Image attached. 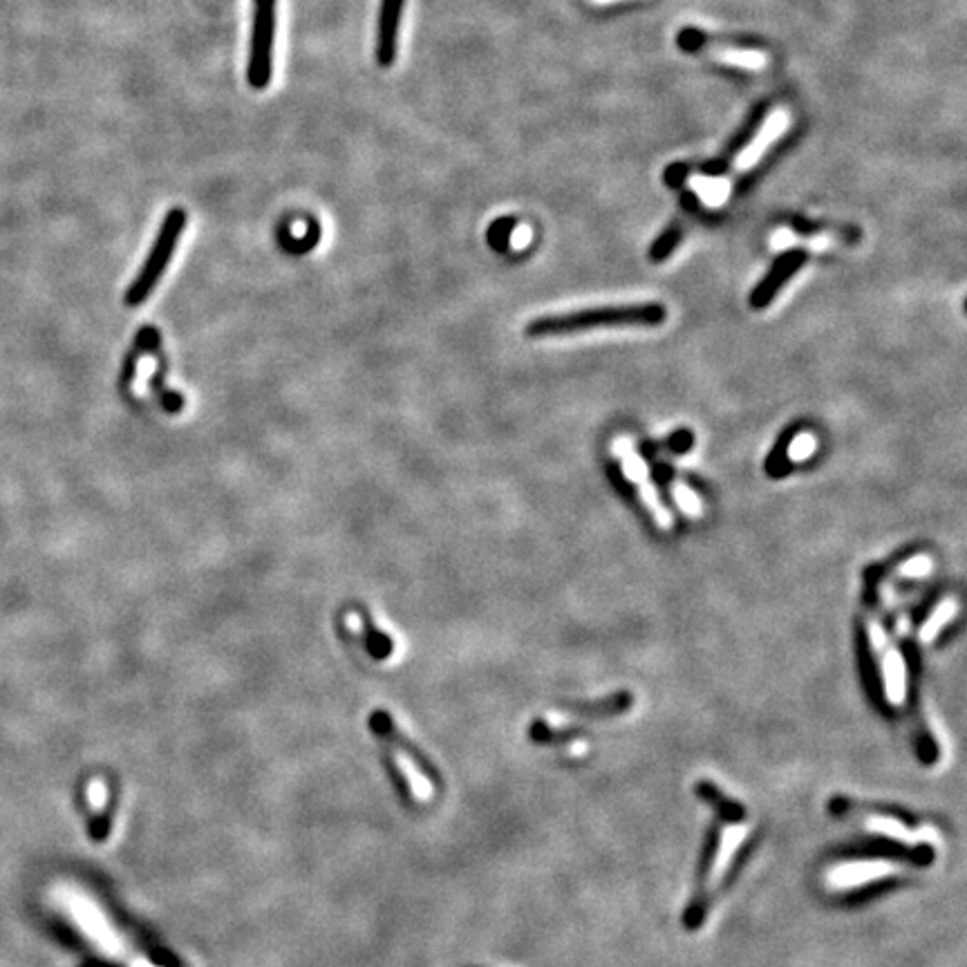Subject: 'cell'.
Wrapping results in <instances>:
<instances>
[{
  "label": "cell",
  "instance_id": "obj_7",
  "mask_svg": "<svg viewBox=\"0 0 967 967\" xmlns=\"http://www.w3.org/2000/svg\"><path fill=\"white\" fill-rule=\"evenodd\" d=\"M679 45L685 50H706L710 56H715V59L719 61H724V63H730V65H739V68H748V70H759V68H764L766 65V56L762 52H757V50H741V48H735V45H721V43H712L708 39H703V34L697 32V30H685L679 34Z\"/></svg>",
  "mask_w": 967,
  "mask_h": 967
},
{
  "label": "cell",
  "instance_id": "obj_6",
  "mask_svg": "<svg viewBox=\"0 0 967 967\" xmlns=\"http://www.w3.org/2000/svg\"><path fill=\"white\" fill-rule=\"evenodd\" d=\"M804 260H806L804 249H793V251L782 253V256L775 260V265L771 267V271H768V274L764 276L762 283H759L753 294H750V298H748L750 307L764 309V307L771 305L775 296L779 294V289L784 287L786 280H791L797 274V269L804 265Z\"/></svg>",
  "mask_w": 967,
  "mask_h": 967
},
{
  "label": "cell",
  "instance_id": "obj_2",
  "mask_svg": "<svg viewBox=\"0 0 967 967\" xmlns=\"http://www.w3.org/2000/svg\"><path fill=\"white\" fill-rule=\"evenodd\" d=\"M184 229H186V211L184 209L168 211L164 222H162V227H159V231H157V238L153 242V247H150L146 262L142 265V269H139L137 278L133 280V283H130V287L126 291L124 303L128 307L144 305L148 296L153 294L157 283L166 274L168 265H171V260L175 256V249H177V242L182 240Z\"/></svg>",
  "mask_w": 967,
  "mask_h": 967
},
{
  "label": "cell",
  "instance_id": "obj_15",
  "mask_svg": "<svg viewBox=\"0 0 967 967\" xmlns=\"http://www.w3.org/2000/svg\"><path fill=\"white\" fill-rule=\"evenodd\" d=\"M692 186L701 193L703 202L710 206H717L724 202L730 191L728 180H710V177H694Z\"/></svg>",
  "mask_w": 967,
  "mask_h": 967
},
{
  "label": "cell",
  "instance_id": "obj_8",
  "mask_svg": "<svg viewBox=\"0 0 967 967\" xmlns=\"http://www.w3.org/2000/svg\"><path fill=\"white\" fill-rule=\"evenodd\" d=\"M891 873H898V865L887 858H869L860 862H844V865L835 867L829 873V880L835 889H851V887H862L867 882L882 880L891 876Z\"/></svg>",
  "mask_w": 967,
  "mask_h": 967
},
{
  "label": "cell",
  "instance_id": "obj_21",
  "mask_svg": "<svg viewBox=\"0 0 967 967\" xmlns=\"http://www.w3.org/2000/svg\"><path fill=\"white\" fill-rule=\"evenodd\" d=\"M791 242H793V236H791V233H788V231H779L777 236L773 238V247H777V249H784V247H788V244H791Z\"/></svg>",
  "mask_w": 967,
  "mask_h": 967
},
{
  "label": "cell",
  "instance_id": "obj_17",
  "mask_svg": "<svg viewBox=\"0 0 967 967\" xmlns=\"http://www.w3.org/2000/svg\"><path fill=\"white\" fill-rule=\"evenodd\" d=\"M683 238V229H681V224H674L672 229H668L663 233V236L654 242V247H652V260L654 262H659V260H665L670 256V253L677 249V244L681 242Z\"/></svg>",
  "mask_w": 967,
  "mask_h": 967
},
{
  "label": "cell",
  "instance_id": "obj_14",
  "mask_svg": "<svg viewBox=\"0 0 967 967\" xmlns=\"http://www.w3.org/2000/svg\"><path fill=\"white\" fill-rule=\"evenodd\" d=\"M356 614L361 616L363 641H365V647H368V652L374 656V659H388V656L394 650V645H392L390 638L386 634H383V632H379L377 627H374L372 618L368 614V609H365V607H356Z\"/></svg>",
  "mask_w": 967,
  "mask_h": 967
},
{
  "label": "cell",
  "instance_id": "obj_3",
  "mask_svg": "<svg viewBox=\"0 0 967 967\" xmlns=\"http://www.w3.org/2000/svg\"><path fill=\"white\" fill-rule=\"evenodd\" d=\"M278 0H253L247 81L253 90H265L274 77Z\"/></svg>",
  "mask_w": 967,
  "mask_h": 967
},
{
  "label": "cell",
  "instance_id": "obj_19",
  "mask_svg": "<svg viewBox=\"0 0 967 967\" xmlns=\"http://www.w3.org/2000/svg\"><path fill=\"white\" fill-rule=\"evenodd\" d=\"M88 802L97 813L106 809L108 788H106V784H103V779H92V782L88 784Z\"/></svg>",
  "mask_w": 967,
  "mask_h": 967
},
{
  "label": "cell",
  "instance_id": "obj_20",
  "mask_svg": "<svg viewBox=\"0 0 967 967\" xmlns=\"http://www.w3.org/2000/svg\"><path fill=\"white\" fill-rule=\"evenodd\" d=\"M791 444H793V448H788V455H791L793 459H804V457H809L813 453L815 441H813L811 435H795Z\"/></svg>",
  "mask_w": 967,
  "mask_h": 967
},
{
  "label": "cell",
  "instance_id": "obj_9",
  "mask_svg": "<svg viewBox=\"0 0 967 967\" xmlns=\"http://www.w3.org/2000/svg\"><path fill=\"white\" fill-rule=\"evenodd\" d=\"M403 5L406 0H381L377 32V61L381 68H390L397 61Z\"/></svg>",
  "mask_w": 967,
  "mask_h": 967
},
{
  "label": "cell",
  "instance_id": "obj_11",
  "mask_svg": "<svg viewBox=\"0 0 967 967\" xmlns=\"http://www.w3.org/2000/svg\"><path fill=\"white\" fill-rule=\"evenodd\" d=\"M150 354L157 356V372L153 374V379H150V390H153V394L159 401V406H162L168 412V415H177V412L184 408V397L180 392H173V390L166 388L164 377H166L168 363H166V356H164L162 341H157L153 347H150Z\"/></svg>",
  "mask_w": 967,
  "mask_h": 967
},
{
  "label": "cell",
  "instance_id": "obj_18",
  "mask_svg": "<svg viewBox=\"0 0 967 967\" xmlns=\"http://www.w3.org/2000/svg\"><path fill=\"white\" fill-rule=\"evenodd\" d=\"M144 354L142 350V345H139L135 341L133 345V350H130L126 356H124V365H121V390H130V386H133V379H135V372H137V363H139V356Z\"/></svg>",
  "mask_w": 967,
  "mask_h": 967
},
{
  "label": "cell",
  "instance_id": "obj_1",
  "mask_svg": "<svg viewBox=\"0 0 967 967\" xmlns=\"http://www.w3.org/2000/svg\"><path fill=\"white\" fill-rule=\"evenodd\" d=\"M665 318H668V309L661 303H632L580 309V312L535 318V321L527 325V336L540 339V336H562L603 330V327H656L665 323Z\"/></svg>",
  "mask_w": 967,
  "mask_h": 967
},
{
  "label": "cell",
  "instance_id": "obj_4",
  "mask_svg": "<svg viewBox=\"0 0 967 967\" xmlns=\"http://www.w3.org/2000/svg\"><path fill=\"white\" fill-rule=\"evenodd\" d=\"M746 833H748V826L739 824V822L730 824V826H726L724 831H721L717 849H715V853H712V858L706 865V871H703V876H701L697 898H694V909L703 912V907H706L710 896L715 894L721 882L726 880V873L732 865V858L737 856V849L741 847V842H744Z\"/></svg>",
  "mask_w": 967,
  "mask_h": 967
},
{
  "label": "cell",
  "instance_id": "obj_5",
  "mask_svg": "<svg viewBox=\"0 0 967 967\" xmlns=\"http://www.w3.org/2000/svg\"><path fill=\"white\" fill-rule=\"evenodd\" d=\"M65 905H68L70 914L81 925L83 932H86L103 952H108L110 956H117V959H133V956L128 954V950H124V941H121L117 932H112L110 925L106 923V918L101 916V912L95 905L88 903V900L81 896H68L65 898ZM133 963L142 967H153V963L148 961L133 959Z\"/></svg>",
  "mask_w": 967,
  "mask_h": 967
},
{
  "label": "cell",
  "instance_id": "obj_13",
  "mask_svg": "<svg viewBox=\"0 0 967 967\" xmlns=\"http://www.w3.org/2000/svg\"><path fill=\"white\" fill-rule=\"evenodd\" d=\"M784 130H786V115H784V112H775V115L766 121L764 128L759 130V135L753 139V142H750V146L746 148V153L739 157V162H737L739 171H746V168L755 166L757 159L766 153V148L771 146L775 139L784 133Z\"/></svg>",
  "mask_w": 967,
  "mask_h": 967
},
{
  "label": "cell",
  "instance_id": "obj_22",
  "mask_svg": "<svg viewBox=\"0 0 967 967\" xmlns=\"http://www.w3.org/2000/svg\"><path fill=\"white\" fill-rule=\"evenodd\" d=\"M591 3H598V5H607V3H618V0H591Z\"/></svg>",
  "mask_w": 967,
  "mask_h": 967
},
{
  "label": "cell",
  "instance_id": "obj_12",
  "mask_svg": "<svg viewBox=\"0 0 967 967\" xmlns=\"http://www.w3.org/2000/svg\"><path fill=\"white\" fill-rule=\"evenodd\" d=\"M390 753H392V759L397 762L399 766V771L403 773V777L408 779V786H410V791L412 795L417 797L419 802H430L435 797V786L430 779L419 771V766L415 764V759H412L408 753H403V750L394 744V741H390Z\"/></svg>",
  "mask_w": 967,
  "mask_h": 967
},
{
  "label": "cell",
  "instance_id": "obj_16",
  "mask_svg": "<svg viewBox=\"0 0 967 967\" xmlns=\"http://www.w3.org/2000/svg\"><path fill=\"white\" fill-rule=\"evenodd\" d=\"M793 437H795L793 433L791 435L786 433L782 439L777 441V448L773 450V453L768 455L766 473L771 477H784L786 475V471H788V457L786 455H788V446H791Z\"/></svg>",
  "mask_w": 967,
  "mask_h": 967
},
{
  "label": "cell",
  "instance_id": "obj_10",
  "mask_svg": "<svg viewBox=\"0 0 967 967\" xmlns=\"http://www.w3.org/2000/svg\"><path fill=\"white\" fill-rule=\"evenodd\" d=\"M862 824H865V829L878 833V835H887V838H894L900 844H907V847L920 844L927 835V831L909 829L905 822H900L898 818H894V815H885V813H878V811L876 813L871 811V813L862 815Z\"/></svg>",
  "mask_w": 967,
  "mask_h": 967
}]
</instances>
